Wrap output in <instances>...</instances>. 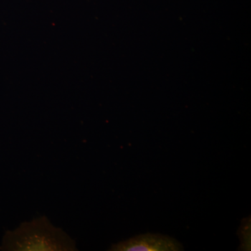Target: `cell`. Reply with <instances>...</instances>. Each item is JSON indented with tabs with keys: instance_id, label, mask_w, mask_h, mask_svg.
<instances>
[{
	"instance_id": "1",
	"label": "cell",
	"mask_w": 251,
	"mask_h": 251,
	"mask_svg": "<svg viewBox=\"0 0 251 251\" xmlns=\"http://www.w3.org/2000/svg\"><path fill=\"white\" fill-rule=\"evenodd\" d=\"M3 250L13 251H77L74 240L62 229L54 227L46 216L24 222L6 232Z\"/></svg>"
},
{
	"instance_id": "2",
	"label": "cell",
	"mask_w": 251,
	"mask_h": 251,
	"mask_svg": "<svg viewBox=\"0 0 251 251\" xmlns=\"http://www.w3.org/2000/svg\"><path fill=\"white\" fill-rule=\"evenodd\" d=\"M110 251H184V247L175 238L161 234L147 233L113 244Z\"/></svg>"
}]
</instances>
